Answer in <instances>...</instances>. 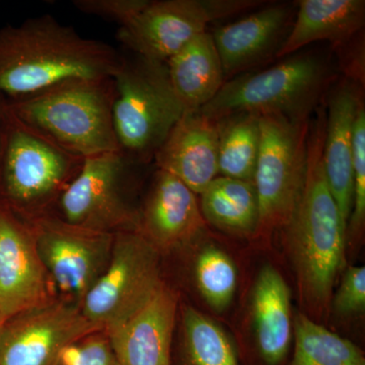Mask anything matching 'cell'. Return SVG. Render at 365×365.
<instances>
[{
    "instance_id": "obj_1",
    "label": "cell",
    "mask_w": 365,
    "mask_h": 365,
    "mask_svg": "<svg viewBox=\"0 0 365 365\" xmlns=\"http://www.w3.org/2000/svg\"><path fill=\"white\" fill-rule=\"evenodd\" d=\"M307 134L306 184L282 232L294 268L302 314L322 324L330 314L336 280L346 265V228L327 182L323 163L325 108Z\"/></svg>"
},
{
    "instance_id": "obj_2",
    "label": "cell",
    "mask_w": 365,
    "mask_h": 365,
    "mask_svg": "<svg viewBox=\"0 0 365 365\" xmlns=\"http://www.w3.org/2000/svg\"><path fill=\"white\" fill-rule=\"evenodd\" d=\"M122 55L50 14L0 29V93L30 97L72 79L113 78Z\"/></svg>"
},
{
    "instance_id": "obj_3",
    "label": "cell",
    "mask_w": 365,
    "mask_h": 365,
    "mask_svg": "<svg viewBox=\"0 0 365 365\" xmlns=\"http://www.w3.org/2000/svg\"><path fill=\"white\" fill-rule=\"evenodd\" d=\"M113 78L72 79L30 97L7 100L21 123L83 158L119 150Z\"/></svg>"
},
{
    "instance_id": "obj_4",
    "label": "cell",
    "mask_w": 365,
    "mask_h": 365,
    "mask_svg": "<svg viewBox=\"0 0 365 365\" xmlns=\"http://www.w3.org/2000/svg\"><path fill=\"white\" fill-rule=\"evenodd\" d=\"M83 160L21 123L7 108L0 153V202L26 222L54 212Z\"/></svg>"
},
{
    "instance_id": "obj_5",
    "label": "cell",
    "mask_w": 365,
    "mask_h": 365,
    "mask_svg": "<svg viewBox=\"0 0 365 365\" xmlns=\"http://www.w3.org/2000/svg\"><path fill=\"white\" fill-rule=\"evenodd\" d=\"M113 83V126L119 151L136 165L150 163L186 112L167 66L136 55L122 56Z\"/></svg>"
},
{
    "instance_id": "obj_6",
    "label": "cell",
    "mask_w": 365,
    "mask_h": 365,
    "mask_svg": "<svg viewBox=\"0 0 365 365\" xmlns=\"http://www.w3.org/2000/svg\"><path fill=\"white\" fill-rule=\"evenodd\" d=\"M329 78V69L318 57L294 55L265 71L225 81L199 112L212 120L235 113L309 120L319 108Z\"/></svg>"
},
{
    "instance_id": "obj_7",
    "label": "cell",
    "mask_w": 365,
    "mask_h": 365,
    "mask_svg": "<svg viewBox=\"0 0 365 365\" xmlns=\"http://www.w3.org/2000/svg\"><path fill=\"white\" fill-rule=\"evenodd\" d=\"M309 120L261 116V144L254 185L259 227L254 241L264 246L292 217L306 184Z\"/></svg>"
},
{
    "instance_id": "obj_8",
    "label": "cell",
    "mask_w": 365,
    "mask_h": 365,
    "mask_svg": "<svg viewBox=\"0 0 365 365\" xmlns=\"http://www.w3.org/2000/svg\"><path fill=\"white\" fill-rule=\"evenodd\" d=\"M162 257L137 230L115 234L108 267L81 302L83 316L105 331L128 321L165 283Z\"/></svg>"
},
{
    "instance_id": "obj_9",
    "label": "cell",
    "mask_w": 365,
    "mask_h": 365,
    "mask_svg": "<svg viewBox=\"0 0 365 365\" xmlns=\"http://www.w3.org/2000/svg\"><path fill=\"white\" fill-rule=\"evenodd\" d=\"M135 165L119 150L85 158L53 213L71 225L97 232L136 230L138 207L130 199Z\"/></svg>"
},
{
    "instance_id": "obj_10",
    "label": "cell",
    "mask_w": 365,
    "mask_h": 365,
    "mask_svg": "<svg viewBox=\"0 0 365 365\" xmlns=\"http://www.w3.org/2000/svg\"><path fill=\"white\" fill-rule=\"evenodd\" d=\"M263 4L257 0L150 1L118 31V40L136 56L165 63L182 48L207 32L212 21Z\"/></svg>"
},
{
    "instance_id": "obj_11",
    "label": "cell",
    "mask_w": 365,
    "mask_h": 365,
    "mask_svg": "<svg viewBox=\"0 0 365 365\" xmlns=\"http://www.w3.org/2000/svg\"><path fill=\"white\" fill-rule=\"evenodd\" d=\"M28 222L40 260L59 297L81 306L108 267L115 235L76 227L54 213Z\"/></svg>"
},
{
    "instance_id": "obj_12",
    "label": "cell",
    "mask_w": 365,
    "mask_h": 365,
    "mask_svg": "<svg viewBox=\"0 0 365 365\" xmlns=\"http://www.w3.org/2000/svg\"><path fill=\"white\" fill-rule=\"evenodd\" d=\"M96 330L79 304L55 297L0 324V365H54L66 346Z\"/></svg>"
},
{
    "instance_id": "obj_13",
    "label": "cell",
    "mask_w": 365,
    "mask_h": 365,
    "mask_svg": "<svg viewBox=\"0 0 365 365\" xmlns=\"http://www.w3.org/2000/svg\"><path fill=\"white\" fill-rule=\"evenodd\" d=\"M30 223L0 202V324L54 299Z\"/></svg>"
},
{
    "instance_id": "obj_14",
    "label": "cell",
    "mask_w": 365,
    "mask_h": 365,
    "mask_svg": "<svg viewBox=\"0 0 365 365\" xmlns=\"http://www.w3.org/2000/svg\"><path fill=\"white\" fill-rule=\"evenodd\" d=\"M206 225L196 194L176 177L157 169L138 207L137 232L163 256L188 248L205 235Z\"/></svg>"
},
{
    "instance_id": "obj_15",
    "label": "cell",
    "mask_w": 365,
    "mask_h": 365,
    "mask_svg": "<svg viewBox=\"0 0 365 365\" xmlns=\"http://www.w3.org/2000/svg\"><path fill=\"white\" fill-rule=\"evenodd\" d=\"M177 290L163 283L128 321L106 331L119 365H172V346L179 313Z\"/></svg>"
},
{
    "instance_id": "obj_16",
    "label": "cell",
    "mask_w": 365,
    "mask_h": 365,
    "mask_svg": "<svg viewBox=\"0 0 365 365\" xmlns=\"http://www.w3.org/2000/svg\"><path fill=\"white\" fill-rule=\"evenodd\" d=\"M158 170L173 175L197 196L218 173L216 120L199 111H186L153 157Z\"/></svg>"
},
{
    "instance_id": "obj_17",
    "label": "cell",
    "mask_w": 365,
    "mask_h": 365,
    "mask_svg": "<svg viewBox=\"0 0 365 365\" xmlns=\"http://www.w3.org/2000/svg\"><path fill=\"white\" fill-rule=\"evenodd\" d=\"M361 88L350 79H342L330 91L326 111L324 170L346 230L352 207L355 118L364 102Z\"/></svg>"
},
{
    "instance_id": "obj_18",
    "label": "cell",
    "mask_w": 365,
    "mask_h": 365,
    "mask_svg": "<svg viewBox=\"0 0 365 365\" xmlns=\"http://www.w3.org/2000/svg\"><path fill=\"white\" fill-rule=\"evenodd\" d=\"M294 9L276 4L220 26L213 34L225 78L237 76L277 54L292 25Z\"/></svg>"
},
{
    "instance_id": "obj_19",
    "label": "cell",
    "mask_w": 365,
    "mask_h": 365,
    "mask_svg": "<svg viewBox=\"0 0 365 365\" xmlns=\"http://www.w3.org/2000/svg\"><path fill=\"white\" fill-rule=\"evenodd\" d=\"M254 346L260 365H287L294 339L292 292L272 265L262 267L251 294Z\"/></svg>"
},
{
    "instance_id": "obj_20",
    "label": "cell",
    "mask_w": 365,
    "mask_h": 365,
    "mask_svg": "<svg viewBox=\"0 0 365 365\" xmlns=\"http://www.w3.org/2000/svg\"><path fill=\"white\" fill-rule=\"evenodd\" d=\"M364 0H302L276 57L289 56L319 41H328L339 51L364 31Z\"/></svg>"
},
{
    "instance_id": "obj_21",
    "label": "cell",
    "mask_w": 365,
    "mask_h": 365,
    "mask_svg": "<svg viewBox=\"0 0 365 365\" xmlns=\"http://www.w3.org/2000/svg\"><path fill=\"white\" fill-rule=\"evenodd\" d=\"M165 66L173 88L186 111H199L225 83L215 40L208 32L189 42Z\"/></svg>"
},
{
    "instance_id": "obj_22",
    "label": "cell",
    "mask_w": 365,
    "mask_h": 365,
    "mask_svg": "<svg viewBox=\"0 0 365 365\" xmlns=\"http://www.w3.org/2000/svg\"><path fill=\"white\" fill-rule=\"evenodd\" d=\"M198 196L206 223L228 235L254 241L259 227L254 182L217 176Z\"/></svg>"
},
{
    "instance_id": "obj_23",
    "label": "cell",
    "mask_w": 365,
    "mask_h": 365,
    "mask_svg": "<svg viewBox=\"0 0 365 365\" xmlns=\"http://www.w3.org/2000/svg\"><path fill=\"white\" fill-rule=\"evenodd\" d=\"M220 176L254 182L261 144V116L235 113L216 120Z\"/></svg>"
},
{
    "instance_id": "obj_24",
    "label": "cell",
    "mask_w": 365,
    "mask_h": 365,
    "mask_svg": "<svg viewBox=\"0 0 365 365\" xmlns=\"http://www.w3.org/2000/svg\"><path fill=\"white\" fill-rule=\"evenodd\" d=\"M180 365H241L227 332L189 304H180Z\"/></svg>"
},
{
    "instance_id": "obj_25",
    "label": "cell",
    "mask_w": 365,
    "mask_h": 365,
    "mask_svg": "<svg viewBox=\"0 0 365 365\" xmlns=\"http://www.w3.org/2000/svg\"><path fill=\"white\" fill-rule=\"evenodd\" d=\"M294 352L287 365H365L364 350L302 313L294 319Z\"/></svg>"
},
{
    "instance_id": "obj_26",
    "label": "cell",
    "mask_w": 365,
    "mask_h": 365,
    "mask_svg": "<svg viewBox=\"0 0 365 365\" xmlns=\"http://www.w3.org/2000/svg\"><path fill=\"white\" fill-rule=\"evenodd\" d=\"M204 237L195 242L199 250L192 261V279L205 304L215 313H223L235 299L239 274L227 252Z\"/></svg>"
},
{
    "instance_id": "obj_27",
    "label": "cell",
    "mask_w": 365,
    "mask_h": 365,
    "mask_svg": "<svg viewBox=\"0 0 365 365\" xmlns=\"http://www.w3.org/2000/svg\"><path fill=\"white\" fill-rule=\"evenodd\" d=\"M365 230V107L360 104L353 135L352 207L346 230L347 249L353 251L364 241Z\"/></svg>"
},
{
    "instance_id": "obj_28",
    "label": "cell",
    "mask_w": 365,
    "mask_h": 365,
    "mask_svg": "<svg viewBox=\"0 0 365 365\" xmlns=\"http://www.w3.org/2000/svg\"><path fill=\"white\" fill-rule=\"evenodd\" d=\"M54 365H119L109 336L96 330L72 341L60 352Z\"/></svg>"
},
{
    "instance_id": "obj_29",
    "label": "cell",
    "mask_w": 365,
    "mask_h": 365,
    "mask_svg": "<svg viewBox=\"0 0 365 365\" xmlns=\"http://www.w3.org/2000/svg\"><path fill=\"white\" fill-rule=\"evenodd\" d=\"M365 267L350 266L343 273L339 287L332 295L330 314L341 319L364 316Z\"/></svg>"
},
{
    "instance_id": "obj_30",
    "label": "cell",
    "mask_w": 365,
    "mask_h": 365,
    "mask_svg": "<svg viewBox=\"0 0 365 365\" xmlns=\"http://www.w3.org/2000/svg\"><path fill=\"white\" fill-rule=\"evenodd\" d=\"M150 0H76L73 6L83 14L112 21L121 26L140 13Z\"/></svg>"
},
{
    "instance_id": "obj_31",
    "label": "cell",
    "mask_w": 365,
    "mask_h": 365,
    "mask_svg": "<svg viewBox=\"0 0 365 365\" xmlns=\"http://www.w3.org/2000/svg\"><path fill=\"white\" fill-rule=\"evenodd\" d=\"M7 114V100L0 93V153H1L2 140H4V125Z\"/></svg>"
}]
</instances>
